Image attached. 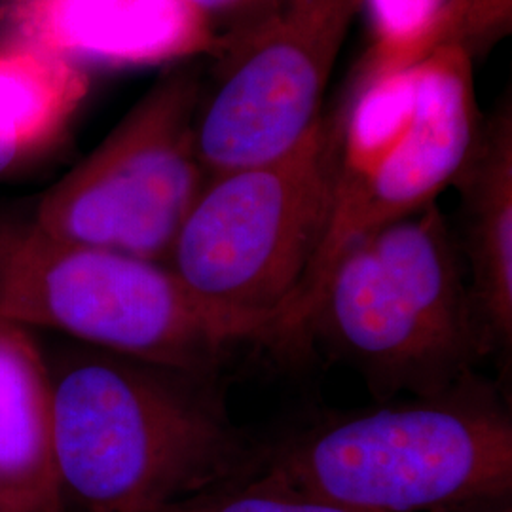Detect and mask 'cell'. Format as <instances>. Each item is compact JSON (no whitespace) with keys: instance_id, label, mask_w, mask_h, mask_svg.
<instances>
[{"instance_id":"1","label":"cell","mask_w":512,"mask_h":512,"mask_svg":"<svg viewBox=\"0 0 512 512\" xmlns=\"http://www.w3.org/2000/svg\"><path fill=\"white\" fill-rule=\"evenodd\" d=\"M46 361L65 509L162 512L238 484L253 461L219 374L76 342L46 351Z\"/></svg>"},{"instance_id":"2","label":"cell","mask_w":512,"mask_h":512,"mask_svg":"<svg viewBox=\"0 0 512 512\" xmlns=\"http://www.w3.org/2000/svg\"><path fill=\"white\" fill-rule=\"evenodd\" d=\"M0 321L205 374L245 346L289 348L285 313L209 300L167 264L55 238L29 213H0Z\"/></svg>"},{"instance_id":"3","label":"cell","mask_w":512,"mask_h":512,"mask_svg":"<svg viewBox=\"0 0 512 512\" xmlns=\"http://www.w3.org/2000/svg\"><path fill=\"white\" fill-rule=\"evenodd\" d=\"M380 397L435 395L490 353L458 243L437 203L353 241L304 317Z\"/></svg>"},{"instance_id":"4","label":"cell","mask_w":512,"mask_h":512,"mask_svg":"<svg viewBox=\"0 0 512 512\" xmlns=\"http://www.w3.org/2000/svg\"><path fill=\"white\" fill-rule=\"evenodd\" d=\"M262 478L382 512H458L512 490V421L473 376L435 395L325 421L281 446Z\"/></svg>"},{"instance_id":"5","label":"cell","mask_w":512,"mask_h":512,"mask_svg":"<svg viewBox=\"0 0 512 512\" xmlns=\"http://www.w3.org/2000/svg\"><path fill=\"white\" fill-rule=\"evenodd\" d=\"M344 122L342 99L285 154L209 177L167 266L209 300L289 319L327 238Z\"/></svg>"},{"instance_id":"6","label":"cell","mask_w":512,"mask_h":512,"mask_svg":"<svg viewBox=\"0 0 512 512\" xmlns=\"http://www.w3.org/2000/svg\"><path fill=\"white\" fill-rule=\"evenodd\" d=\"M478 109L475 57L440 48L404 80H382L349 97L336 202L327 238L289 317H304L330 264L353 241L437 203L475 148Z\"/></svg>"},{"instance_id":"7","label":"cell","mask_w":512,"mask_h":512,"mask_svg":"<svg viewBox=\"0 0 512 512\" xmlns=\"http://www.w3.org/2000/svg\"><path fill=\"white\" fill-rule=\"evenodd\" d=\"M202 59L164 67L109 135L29 215L55 238L167 264L209 181L198 150Z\"/></svg>"},{"instance_id":"8","label":"cell","mask_w":512,"mask_h":512,"mask_svg":"<svg viewBox=\"0 0 512 512\" xmlns=\"http://www.w3.org/2000/svg\"><path fill=\"white\" fill-rule=\"evenodd\" d=\"M363 6L365 0H268L222 35L196 126L209 177L274 160L315 126Z\"/></svg>"},{"instance_id":"9","label":"cell","mask_w":512,"mask_h":512,"mask_svg":"<svg viewBox=\"0 0 512 512\" xmlns=\"http://www.w3.org/2000/svg\"><path fill=\"white\" fill-rule=\"evenodd\" d=\"M0 42L92 73L213 59L222 35L190 0H0Z\"/></svg>"},{"instance_id":"10","label":"cell","mask_w":512,"mask_h":512,"mask_svg":"<svg viewBox=\"0 0 512 512\" xmlns=\"http://www.w3.org/2000/svg\"><path fill=\"white\" fill-rule=\"evenodd\" d=\"M452 186L461 196L459 255L490 351L512 340V107L484 118Z\"/></svg>"},{"instance_id":"11","label":"cell","mask_w":512,"mask_h":512,"mask_svg":"<svg viewBox=\"0 0 512 512\" xmlns=\"http://www.w3.org/2000/svg\"><path fill=\"white\" fill-rule=\"evenodd\" d=\"M0 505L67 512L55 473L54 403L35 332L0 321Z\"/></svg>"},{"instance_id":"12","label":"cell","mask_w":512,"mask_h":512,"mask_svg":"<svg viewBox=\"0 0 512 512\" xmlns=\"http://www.w3.org/2000/svg\"><path fill=\"white\" fill-rule=\"evenodd\" d=\"M90 86L78 67L0 42V148L19 165L44 156L67 135Z\"/></svg>"},{"instance_id":"13","label":"cell","mask_w":512,"mask_h":512,"mask_svg":"<svg viewBox=\"0 0 512 512\" xmlns=\"http://www.w3.org/2000/svg\"><path fill=\"white\" fill-rule=\"evenodd\" d=\"M162 512H382L298 494L258 476L192 497Z\"/></svg>"},{"instance_id":"14","label":"cell","mask_w":512,"mask_h":512,"mask_svg":"<svg viewBox=\"0 0 512 512\" xmlns=\"http://www.w3.org/2000/svg\"><path fill=\"white\" fill-rule=\"evenodd\" d=\"M217 25L220 35L249 21L268 0H190Z\"/></svg>"},{"instance_id":"15","label":"cell","mask_w":512,"mask_h":512,"mask_svg":"<svg viewBox=\"0 0 512 512\" xmlns=\"http://www.w3.org/2000/svg\"><path fill=\"white\" fill-rule=\"evenodd\" d=\"M18 167H21L18 160L12 154H8L6 150L0 148V179L6 177L8 173H14Z\"/></svg>"},{"instance_id":"16","label":"cell","mask_w":512,"mask_h":512,"mask_svg":"<svg viewBox=\"0 0 512 512\" xmlns=\"http://www.w3.org/2000/svg\"><path fill=\"white\" fill-rule=\"evenodd\" d=\"M0 512H6V509H4V507H2V505H0Z\"/></svg>"}]
</instances>
